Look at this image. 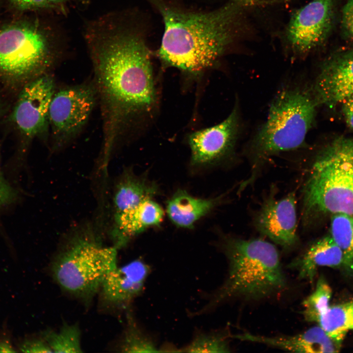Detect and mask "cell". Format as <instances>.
I'll list each match as a JSON object with an SVG mask.
<instances>
[{
	"label": "cell",
	"mask_w": 353,
	"mask_h": 353,
	"mask_svg": "<svg viewBox=\"0 0 353 353\" xmlns=\"http://www.w3.org/2000/svg\"><path fill=\"white\" fill-rule=\"evenodd\" d=\"M227 337L218 333H202L196 334L186 346L178 349L177 352L184 353H229V346Z\"/></svg>",
	"instance_id": "25"
},
{
	"label": "cell",
	"mask_w": 353,
	"mask_h": 353,
	"mask_svg": "<svg viewBox=\"0 0 353 353\" xmlns=\"http://www.w3.org/2000/svg\"><path fill=\"white\" fill-rule=\"evenodd\" d=\"M329 235L343 253L344 266L353 270V216L331 215Z\"/></svg>",
	"instance_id": "21"
},
{
	"label": "cell",
	"mask_w": 353,
	"mask_h": 353,
	"mask_svg": "<svg viewBox=\"0 0 353 353\" xmlns=\"http://www.w3.org/2000/svg\"><path fill=\"white\" fill-rule=\"evenodd\" d=\"M305 225L325 215L353 216V138L339 137L318 155L304 184Z\"/></svg>",
	"instance_id": "4"
},
{
	"label": "cell",
	"mask_w": 353,
	"mask_h": 353,
	"mask_svg": "<svg viewBox=\"0 0 353 353\" xmlns=\"http://www.w3.org/2000/svg\"><path fill=\"white\" fill-rule=\"evenodd\" d=\"M52 62L48 41L38 29L12 25L0 31V75L10 78L38 77Z\"/></svg>",
	"instance_id": "7"
},
{
	"label": "cell",
	"mask_w": 353,
	"mask_h": 353,
	"mask_svg": "<svg viewBox=\"0 0 353 353\" xmlns=\"http://www.w3.org/2000/svg\"><path fill=\"white\" fill-rule=\"evenodd\" d=\"M16 192L4 177L0 169V209L12 203Z\"/></svg>",
	"instance_id": "27"
},
{
	"label": "cell",
	"mask_w": 353,
	"mask_h": 353,
	"mask_svg": "<svg viewBox=\"0 0 353 353\" xmlns=\"http://www.w3.org/2000/svg\"><path fill=\"white\" fill-rule=\"evenodd\" d=\"M342 25L346 32L353 37V0H348L343 8Z\"/></svg>",
	"instance_id": "28"
},
{
	"label": "cell",
	"mask_w": 353,
	"mask_h": 353,
	"mask_svg": "<svg viewBox=\"0 0 353 353\" xmlns=\"http://www.w3.org/2000/svg\"><path fill=\"white\" fill-rule=\"evenodd\" d=\"M17 6L23 9L52 7L47 0H11Z\"/></svg>",
	"instance_id": "29"
},
{
	"label": "cell",
	"mask_w": 353,
	"mask_h": 353,
	"mask_svg": "<svg viewBox=\"0 0 353 353\" xmlns=\"http://www.w3.org/2000/svg\"><path fill=\"white\" fill-rule=\"evenodd\" d=\"M106 148L114 146L128 119L155 102L150 53L137 36L112 33L92 51Z\"/></svg>",
	"instance_id": "1"
},
{
	"label": "cell",
	"mask_w": 353,
	"mask_h": 353,
	"mask_svg": "<svg viewBox=\"0 0 353 353\" xmlns=\"http://www.w3.org/2000/svg\"><path fill=\"white\" fill-rule=\"evenodd\" d=\"M98 98L95 86L88 84L55 91L49 112L53 145L59 148L76 136L88 122Z\"/></svg>",
	"instance_id": "8"
},
{
	"label": "cell",
	"mask_w": 353,
	"mask_h": 353,
	"mask_svg": "<svg viewBox=\"0 0 353 353\" xmlns=\"http://www.w3.org/2000/svg\"><path fill=\"white\" fill-rule=\"evenodd\" d=\"M150 271L149 266L140 259L117 266L100 287L98 293L101 304L117 309L126 307L141 293Z\"/></svg>",
	"instance_id": "14"
},
{
	"label": "cell",
	"mask_w": 353,
	"mask_h": 353,
	"mask_svg": "<svg viewBox=\"0 0 353 353\" xmlns=\"http://www.w3.org/2000/svg\"><path fill=\"white\" fill-rule=\"evenodd\" d=\"M232 337L298 353H336L339 352L341 346L331 339L319 326L293 336L268 337L244 333L234 335Z\"/></svg>",
	"instance_id": "16"
},
{
	"label": "cell",
	"mask_w": 353,
	"mask_h": 353,
	"mask_svg": "<svg viewBox=\"0 0 353 353\" xmlns=\"http://www.w3.org/2000/svg\"><path fill=\"white\" fill-rule=\"evenodd\" d=\"M344 264L343 253L329 235L311 244L289 267L298 272L299 278L312 281L319 267L337 268Z\"/></svg>",
	"instance_id": "17"
},
{
	"label": "cell",
	"mask_w": 353,
	"mask_h": 353,
	"mask_svg": "<svg viewBox=\"0 0 353 353\" xmlns=\"http://www.w3.org/2000/svg\"><path fill=\"white\" fill-rule=\"evenodd\" d=\"M238 129L236 107L223 122L191 133L188 137L191 162L194 166L215 164L232 153Z\"/></svg>",
	"instance_id": "12"
},
{
	"label": "cell",
	"mask_w": 353,
	"mask_h": 353,
	"mask_svg": "<svg viewBox=\"0 0 353 353\" xmlns=\"http://www.w3.org/2000/svg\"><path fill=\"white\" fill-rule=\"evenodd\" d=\"M333 20V0H312L295 11L286 29L293 50L305 54L320 46L328 35Z\"/></svg>",
	"instance_id": "10"
},
{
	"label": "cell",
	"mask_w": 353,
	"mask_h": 353,
	"mask_svg": "<svg viewBox=\"0 0 353 353\" xmlns=\"http://www.w3.org/2000/svg\"><path fill=\"white\" fill-rule=\"evenodd\" d=\"M13 345L12 342L8 337H2L0 338V353H13L17 351Z\"/></svg>",
	"instance_id": "31"
},
{
	"label": "cell",
	"mask_w": 353,
	"mask_h": 353,
	"mask_svg": "<svg viewBox=\"0 0 353 353\" xmlns=\"http://www.w3.org/2000/svg\"><path fill=\"white\" fill-rule=\"evenodd\" d=\"M317 105L311 92L299 87L286 89L277 95L250 145L252 174L241 184L243 188L254 181L259 168L270 156L302 147Z\"/></svg>",
	"instance_id": "5"
},
{
	"label": "cell",
	"mask_w": 353,
	"mask_h": 353,
	"mask_svg": "<svg viewBox=\"0 0 353 353\" xmlns=\"http://www.w3.org/2000/svg\"><path fill=\"white\" fill-rule=\"evenodd\" d=\"M295 193L281 199L270 195L265 200L254 219L256 228L285 250L298 242Z\"/></svg>",
	"instance_id": "11"
},
{
	"label": "cell",
	"mask_w": 353,
	"mask_h": 353,
	"mask_svg": "<svg viewBox=\"0 0 353 353\" xmlns=\"http://www.w3.org/2000/svg\"><path fill=\"white\" fill-rule=\"evenodd\" d=\"M165 30L158 55L167 66L197 76L216 63L232 39L237 0L206 13L186 12L155 0Z\"/></svg>",
	"instance_id": "2"
},
{
	"label": "cell",
	"mask_w": 353,
	"mask_h": 353,
	"mask_svg": "<svg viewBox=\"0 0 353 353\" xmlns=\"http://www.w3.org/2000/svg\"><path fill=\"white\" fill-rule=\"evenodd\" d=\"M341 103L346 123L353 129V96L345 99Z\"/></svg>",
	"instance_id": "30"
},
{
	"label": "cell",
	"mask_w": 353,
	"mask_h": 353,
	"mask_svg": "<svg viewBox=\"0 0 353 353\" xmlns=\"http://www.w3.org/2000/svg\"><path fill=\"white\" fill-rule=\"evenodd\" d=\"M18 349L24 353H52L47 341L41 333L38 336L24 339L18 344Z\"/></svg>",
	"instance_id": "26"
},
{
	"label": "cell",
	"mask_w": 353,
	"mask_h": 353,
	"mask_svg": "<svg viewBox=\"0 0 353 353\" xmlns=\"http://www.w3.org/2000/svg\"><path fill=\"white\" fill-rule=\"evenodd\" d=\"M317 323L327 334L341 345L348 332L353 330V299L329 306Z\"/></svg>",
	"instance_id": "20"
},
{
	"label": "cell",
	"mask_w": 353,
	"mask_h": 353,
	"mask_svg": "<svg viewBox=\"0 0 353 353\" xmlns=\"http://www.w3.org/2000/svg\"><path fill=\"white\" fill-rule=\"evenodd\" d=\"M41 334L52 353H77L83 352L81 330L77 324L64 323L58 330L47 329Z\"/></svg>",
	"instance_id": "22"
},
{
	"label": "cell",
	"mask_w": 353,
	"mask_h": 353,
	"mask_svg": "<svg viewBox=\"0 0 353 353\" xmlns=\"http://www.w3.org/2000/svg\"><path fill=\"white\" fill-rule=\"evenodd\" d=\"M55 88L53 77L44 74L26 83L20 93L12 118L26 137L31 138L49 133V108Z\"/></svg>",
	"instance_id": "9"
},
{
	"label": "cell",
	"mask_w": 353,
	"mask_h": 353,
	"mask_svg": "<svg viewBox=\"0 0 353 353\" xmlns=\"http://www.w3.org/2000/svg\"><path fill=\"white\" fill-rule=\"evenodd\" d=\"M224 197L223 194L213 198H199L179 190L168 201L166 212L176 227L192 228L198 220L219 205Z\"/></svg>",
	"instance_id": "18"
},
{
	"label": "cell",
	"mask_w": 353,
	"mask_h": 353,
	"mask_svg": "<svg viewBox=\"0 0 353 353\" xmlns=\"http://www.w3.org/2000/svg\"><path fill=\"white\" fill-rule=\"evenodd\" d=\"M223 247L229 262L227 277L197 314L207 312L230 299L259 300L286 287L279 253L273 244L259 238L229 237L225 239Z\"/></svg>",
	"instance_id": "3"
},
{
	"label": "cell",
	"mask_w": 353,
	"mask_h": 353,
	"mask_svg": "<svg viewBox=\"0 0 353 353\" xmlns=\"http://www.w3.org/2000/svg\"><path fill=\"white\" fill-rule=\"evenodd\" d=\"M164 211L152 199L140 202L135 207L115 213L112 233L114 245L118 249L124 247L134 236L162 221Z\"/></svg>",
	"instance_id": "15"
},
{
	"label": "cell",
	"mask_w": 353,
	"mask_h": 353,
	"mask_svg": "<svg viewBox=\"0 0 353 353\" xmlns=\"http://www.w3.org/2000/svg\"><path fill=\"white\" fill-rule=\"evenodd\" d=\"M311 92L317 105L331 108L353 96V50L339 52L326 59Z\"/></svg>",
	"instance_id": "13"
},
{
	"label": "cell",
	"mask_w": 353,
	"mask_h": 353,
	"mask_svg": "<svg viewBox=\"0 0 353 353\" xmlns=\"http://www.w3.org/2000/svg\"><path fill=\"white\" fill-rule=\"evenodd\" d=\"M49 4L52 7L57 4L61 3L67 0H47Z\"/></svg>",
	"instance_id": "32"
},
{
	"label": "cell",
	"mask_w": 353,
	"mask_h": 353,
	"mask_svg": "<svg viewBox=\"0 0 353 353\" xmlns=\"http://www.w3.org/2000/svg\"><path fill=\"white\" fill-rule=\"evenodd\" d=\"M117 251L113 246H103L90 234L76 235L55 257L51 274L63 291L89 302L117 266Z\"/></svg>",
	"instance_id": "6"
},
{
	"label": "cell",
	"mask_w": 353,
	"mask_h": 353,
	"mask_svg": "<svg viewBox=\"0 0 353 353\" xmlns=\"http://www.w3.org/2000/svg\"><path fill=\"white\" fill-rule=\"evenodd\" d=\"M119 349L122 353L160 352L153 341L138 326L130 313L127 316L126 326Z\"/></svg>",
	"instance_id": "23"
},
{
	"label": "cell",
	"mask_w": 353,
	"mask_h": 353,
	"mask_svg": "<svg viewBox=\"0 0 353 353\" xmlns=\"http://www.w3.org/2000/svg\"><path fill=\"white\" fill-rule=\"evenodd\" d=\"M332 290L326 280L320 277L314 291L303 303V314L308 322H317L320 316L330 306Z\"/></svg>",
	"instance_id": "24"
},
{
	"label": "cell",
	"mask_w": 353,
	"mask_h": 353,
	"mask_svg": "<svg viewBox=\"0 0 353 353\" xmlns=\"http://www.w3.org/2000/svg\"><path fill=\"white\" fill-rule=\"evenodd\" d=\"M156 184L126 170L118 177L114 188L113 204L115 213L132 208L157 194Z\"/></svg>",
	"instance_id": "19"
}]
</instances>
